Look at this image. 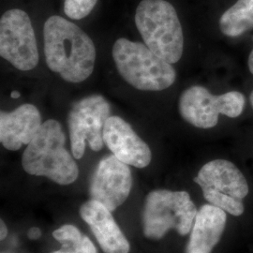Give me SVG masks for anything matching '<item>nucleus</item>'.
Instances as JSON below:
<instances>
[{
  "label": "nucleus",
  "instance_id": "nucleus-1",
  "mask_svg": "<svg viewBox=\"0 0 253 253\" xmlns=\"http://www.w3.org/2000/svg\"><path fill=\"white\" fill-rule=\"evenodd\" d=\"M43 41L46 65L64 81L77 84L92 74L96 48L78 26L61 16H51L43 27Z\"/></svg>",
  "mask_w": 253,
  "mask_h": 253
},
{
  "label": "nucleus",
  "instance_id": "nucleus-2",
  "mask_svg": "<svg viewBox=\"0 0 253 253\" xmlns=\"http://www.w3.org/2000/svg\"><path fill=\"white\" fill-rule=\"evenodd\" d=\"M65 144L61 124L54 119L46 120L23 154L24 170L32 175L46 176L59 185L72 184L77 179L79 169Z\"/></svg>",
  "mask_w": 253,
  "mask_h": 253
},
{
  "label": "nucleus",
  "instance_id": "nucleus-3",
  "mask_svg": "<svg viewBox=\"0 0 253 253\" xmlns=\"http://www.w3.org/2000/svg\"><path fill=\"white\" fill-rule=\"evenodd\" d=\"M112 53L121 77L138 90H164L175 82L176 73L172 64L144 43L121 38L115 42Z\"/></svg>",
  "mask_w": 253,
  "mask_h": 253
},
{
  "label": "nucleus",
  "instance_id": "nucleus-4",
  "mask_svg": "<svg viewBox=\"0 0 253 253\" xmlns=\"http://www.w3.org/2000/svg\"><path fill=\"white\" fill-rule=\"evenodd\" d=\"M137 29L152 52L170 64L180 60L183 29L176 10L165 0H142L135 13Z\"/></svg>",
  "mask_w": 253,
  "mask_h": 253
},
{
  "label": "nucleus",
  "instance_id": "nucleus-5",
  "mask_svg": "<svg viewBox=\"0 0 253 253\" xmlns=\"http://www.w3.org/2000/svg\"><path fill=\"white\" fill-rule=\"evenodd\" d=\"M197 215V209L186 191H151L145 203L144 232L151 239H160L170 229L187 235Z\"/></svg>",
  "mask_w": 253,
  "mask_h": 253
},
{
  "label": "nucleus",
  "instance_id": "nucleus-6",
  "mask_svg": "<svg viewBox=\"0 0 253 253\" xmlns=\"http://www.w3.org/2000/svg\"><path fill=\"white\" fill-rule=\"evenodd\" d=\"M208 202L234 216L244 212L242 199L249 193L244 174L235 164L215 160L205 164L194 178Z\"/></svg>",
  "mask_w": 253,
  "mask_h": 253
},
{
  "label": "nucleus",
  "instance_id": "nucleus-7",
  "mask_svg": "<svg viewBox=\"0 0 253 253\" xmlns=\"http://www.w3.org/2000/svg\"><path fill=\"white\" fill-rule=\"evenodd\" d=\"M246 99L238 91L213 95L201 85H193L181 94L178 109L182 118L199 128H211L218 122L219 115L238 118L245 108Z\"/></svg>",
  "mask_w": 253,
  "mask_h": 253
},
{
  "label": "nucleus",
  "instance_id": "nucleus-8",
  "mask_svg": "<svg viewBox=\"0 0 253 253\" xmlns=\"http://www.w3.org/2000/svg\"><path fill=\"white\" fill-rule=\"evenodd\" d=\"M0 55L22 72L35 69L39 51L35 31L26 11L7 10L0 19Z\"/></svg>",
  "mask_w": 253,
  "mask_h": 253
},
{
  "label": "nucleus",
  "instance_id": "nucleus-9",
  "mask_svg": "<svg viewBox=\"0 0 253 253\" xmlns=\"http://www.w3.org/2000/svg\"><path fill=\"white\" fill-rule=\"evenodd\" d=\"M111 107L100 95H91L73 103L68 117L73 156L79 160L84 156L85 141L93 151L103 147V127L110 118Z\"/></svg>",
  "mask_w": 253,
  "mask_h": 253
},
{
  "label": "nucleus",
  "instance_id": "nucleus-10",
  "mask_svg": "<svg viewBox=\"0 0 253 253\" xmlns=\"http://www.w3.org/2000/svg\"><path fill=\"white\" fill-rule=\"evenodd\" d=\"M132 187V176L127 164L113 155L100 161L91 181L92 199L108 208L110 211L121 206Z\"/></svg>",
  "mask_w": 253,
  "mask_h": 253
},
{
  "label": "nucleus",
  "instance_id": "nucleus-11",
  "mask_svg": "<svg viewBox=\"0 0 253 253\" xmlns=\"http://www.w3.org/2000/svg\"><path fill=\"white\" fill-rule=\"evenodd\" d=\"M103 141L119 161L136 168H145L151 162L149 146L133 128L119 117H110L103 127Z\"/></svg>",
  "mask_w": 253,
  "mask_h": 253
},
{
  "label": "nucleus",
  "instance_id": "nucleus-12",
  "mask_svg": "<svg viewBox=\"0 0 253 253\" xmlns=\"http://www.w3.org/2000/svg\"><path fill=\"white\" fill-rule=\"evenodd\" d=\"M42 125L36 106L26 103L12 112L0 113V141L8 150L16 151L27 145Z\"/></svg>",
  "mask_w": 253,
  "mask_h": 253
},
{
  "label": "nucleus",
  "instance_id": "nucleus-13",
  "mask_svg": "<svg viewBox=\"0 0 253 253\" xmlns=\"http://www.w3.org/2000/svg\"><path fill=\"white\" fill-rule=\"evenodd\" d=\"M83 219L89 225L105 253H128L129 244L108 208L91 200L80 208Z\"/></svg>",
  "mask_w": 253,
  "mask_h": 253
},
{
  "label": "nucleus",
  "instance_id": "nucleus-14",
  "mask_svg": "<svg viewBox=\"0 0 253 253\" xmlns=\"http://www.w3.org/2000/svg\"><path fill=\"white\" fill-rule=\"evenodd\" d=\"M226 224L225 211L213 205L201 208L192 227L187 253H210L217 245Z\"/></svg>",
  "mask_w": 253,
  "mask_h": 253
},
{
  "label": "nucleus",
  "instance_id": "nucleus-15",
  "mask_svg": "<svg viewBox=\"0 0 253 253\" xmlns=\"http://www.w3.org/2000/svg\"><path fill=\"white\" fill-rule=\"evenodd\" d=\"M219 29L230 38L241 36L253 29V0H237L221 15Z\"/></svg>",
  "mask_w": 253,
  "mask_h": 253
},
{
  "label": "nucleus",
  "instance_id": "nucleus-16",
  "mask_svg": "<svg viewBox=\"0 0 253 253\" xmlns=\"http://www.w3.org/2000/svg\"><path fill=\"white\" fill-rule=\"evenodd\" d=\"M53 235L58 242L63 245L64 250L72 251L75 253H79L80 252L84 236L76 227L73 225H64L55 230Z\"/></svg>",
  "mask_w": 253,
  "mask_h": 253
},
{
  "label": "nucleus",
  "instance_id": "nucleus-17",
  "mask_svg": "<svg viewBox=\"0 0 253 253\" xmlns=\"http://www.w3.org/2000/svg\"><path fill=\"white\" fill-rule=\"evenodd\" d=\"M98 0H64V12L69 18L81 20L95 8Z\"/></svg>",
  "mask_w": 253,
  "mask_h": 253
},
{
  "label": "nucleus",
  "instance_id": "nucleus-18",
  "mask_svg": "<svg viewBox=\"0 0 253 253\" xmlns=\"http://www.w3.org/2000/svg\"><path fill=\"white\" fill-rule=\"evenodd\" d=\"M79 253H97L95 246L91 242L90 239L88 237H86V236L83 237Z\"/></svg>",
  "mask_w": 253,
  "mask_h": 253
},
{
  "label": "nucleus",
  "instance_id": "nucleus-19",
  "mask_svg": "<svg viewBox=\"0 0 253 253\" xmlns=\"http://www.w3.org/2000/svg\"><path fill=\"white\" fill-rule=\"evenodd\" d=\"M28 236L31 238V239H37L41 236V231L40 229L38 228H32L29 233H28Z\"/></svg>",
  "mask_w": 253,
  "mask_h": 253
},
{
  "label": "nucleus",
  "instance_id": "nucleus-20",
  "mask_svg": "<svg viewBox=\"0 0 253 253\" xmlns=\"http://www.w3.org/2000/svg\"><path fill=\"white\" fill-rule=\"evenodd\" d=\"M8 234V231H7V227L5 225V223L3 221H1V239H4L6 238Z\"/></svg>",
  "mask_w": 253,
  "mask_h": 253
},
{
  "label": "nucleus",
  "instance_id": "nucleus-21",
  "mask_svg": "<svg viewBox=\"0 0 253 253\" xmlns=\"http://www.w3.org/2000/svg\"><path fill=\"white\" fill-rule=\"evenodd\" d=\"M248 64H249L250 72L253 74V49L252 50L251 54H250V56H249V61H248Z\"/></svg>",
  "mask_w": 253,
  "mask_h": 253
},
{
  "label": "nucleus",
  "instance_id": "nucleus-22",
  "mask_svg": "<svg viewBox=\"0 0 253 253\" xmlns=\"http://www.w3.org/2000/svg\"><path fill=\"white\" fill-rule=\"evenodd\" d=\"M20 96H21V94L18 91H12L11 94H10V97L12 99H18V98H20Z\"/></svg>",
  "mask_w": 253,
  "mask_h": 253
},
{
  "label": "nucleus",
  "instance_id": "nucleus-23",
  "mask_svg": "<svg viewBox=\"0 0 253 253\" xmlns=\"http://www.w3.org/2000/svg\"><path fill=\"white\" fill-rule=\"evenodd\" d=\"M53 253H75L72 252V251H68V250H61V251H58V252H54Z\"/></svg>",
  "mask_w": 253,
  "mask_h": 253
},
{
  "label": "nucleus",
  "instance_id": "nucleus-24",
  "mask_svg": "<svg viewBox=\"0 0 253 253\" xmlns=\"http://www.w3.org/2000/svg\"><path fill=\"white\" fill-rule=\"evenodd\" d=\"M250 100H251V104H252V106H253V91L252 92V94H251V97H250Z\"/></svg>",
  "mask_w": 253,
  "mask_h": 253
}]
</instances>
